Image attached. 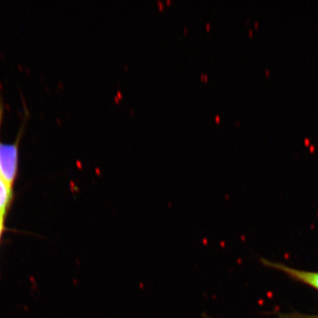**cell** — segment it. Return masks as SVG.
I'll list each match as a JSON object with an SVG mask.
<instances>
[{"mask_svg":"<svg viewBox=\"0 0 318 318\" xmlns=\"http://www.w3.org/2000/svg\"><path fill=\"white\" fill-rule=\"evenodd\" d=\"M261 262L266 267H269L270 268L283 272L294 280L300 281V282L307 284V285L318 290V272L298 270V269L288 267L281 263L274 262V261H269L267 259H261Z\"/></svg>","mask_w":318,"mask_h":318,"instance_id":"obj_1","label":"cell"},{"mask_svg":"<svg viewBox=\"0 0 318 318\" xmlns=\"http://www.w3.org/2000/svg\"><path fill=\"white\" fill-rule=\"evenodd\" d=\"M12 198V188L0 175V212L5 215Z\"/></svg>","mask_w":318,"mask_h":318,"instance_id":"obj_2","label":"cell"},{"mask_svg":"<svg viewBox=\"0 0 318 318\" xmlns=\"http://www.w3.org/2000/svg\"><path fill=\"white\" fill-rule=\"evenodd\" d=\"M4 216L1 212H0V239H1V235H2L3 230H4Z\"/></svg>","mask_w":318,"mask_h":318,"instance_id":"obj_3","label":"cell"},{"mask_svg":"<svg viewBox=\"0 0 318 318\" xmlns=\"http://www.w3.org/2000/svg\"><path fill=\"white\" fill-rule=\"evenodd\" d=\"M117 95H118L119 97H122V94H121V93L119 92V91H118V92H117Z\"/></svg>","mask_w":318,"mask_h":318,"instance_id":"obj_4","label":"cell"},{"mask_svg":"<svg viewBox=\"0 0 318 318\" xmlns=\"http://www.w3.org/2000/svg\"><path fill=\"white\" fill-rule=\"evenodd\" d=\"M216 119H217V121H218V122H219V120H220V117H217V116Z\"/></svg>","mask_w":318,"mask_h":318,"instance_id":"obj_5","label":"cell"},{"mask_svg":"<svg viewBox=\"0 0 318 318\" xmlns=\"http://www.w3.org/2000/svg\"><path fill=\"white\" fill-rule=\"evenodd\" d=\"M115 99H116V101H117H117H119V98H117V97H115Z\"/></svg>","mask_w":318,"mask_h":318,"instance_id":"obj_6","label":"cell"}]
</instances>
